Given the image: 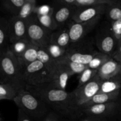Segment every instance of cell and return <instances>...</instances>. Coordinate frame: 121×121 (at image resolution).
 <instances>
[{
  "mask_svg": "<svg viewBox=\"0 0 121 121\" xmlns=\"http://www.w3.org/2000/svg\"><path fill=\"white\" fill-rule=\"evenodd\" d=\"M9 44L8 18L0 17V50L5 52Z\"/></svg>",
  "mask_w": 121,
  "mask_h": 121,
  "instance_id": "cell-18",
  "label": "cell"
},
{
  "mask_svg": "<svg viewBox=\"0 0 121 121\" xmlns=\"http://www.w3.org/2000/svg\"><path fill=\"white\" fill-rule=\"evenodd\" d=\"M114 0H74V5L76 8L93 7V6L109 5Z\"/></svg>",
  "mask_w": 121,
  "mask_h": 121,
  "instance_id": "cell-29",
  "label": "cell"
},
{
  "mask_svg": "<svg viewBox=\"0 0 121 121\" xmlns=\"http://www.w3.org/2000/svg\"><path fill=\"white\" fill-rule=\"evenodd\" d=\"M37 17L40 23L48 30L53 32L58 29L57 24L54 20L53 15H43V16L37 15Z\"/></svg>",
  "mask_w": 121,
  "mask_h": 121,
  "instance_id": "cell-31",
  "label": "cell"
},
{
  "mask_svg": "<svg viewBox=\"0 0 121 121\" xmlns=\"http://www.w3.org/2000/svg\"><path fill=\"white\" fill-rule=\"evenodd\" d=\"M57 63L61 64L63 66L66 67L73 74H79L80 73L83 72L86 68H87V66L86 65H82V64L77 63L73 62L69 59H66V57H63L61 59L57 60Z\"/></svg>",
  "mask_w": 121,
  "mask_h": 121,
  "instance_id": "cell-23",
  "label": "cell"
},
{
  "mask_svg": "<svg viewBox=\"0 0 121 121\" xmlns=\"http://www.w3.org/2000/svg\"><path fill=\"white\" fill-rule=\"evenodd\" d=\"M120 92L121 91H119V92H114V93H97L94 96L92 97L86 104H85L80 108L79 111H80L82 109L92 106V105L117 102L118 97L120 94ZM79 111H78V112H79ZM77 118H78V116H77Z\"/></svg>",
  "mask_w": 121,
  "mask_h": 121,
  "instance_id": "cell-16",
  "label": "cell"
},
{
  "mask_svg": "<svg viewBox=\"0 0 121 121\" xmlns=\"http://www.w3.org/2000/svg\"><path fill=\"white\" fill-rule=\"evenodd\" d=\"M121 43V37H120V39H119V40H118V44Z\"/></svg>",
  "mask_w": 121,
  "mask_h": 121,
  "instance_id": "cell-39",
  "label": "cell"
},
{
  "mask_svg": "<svg viewBox=\"0 0 121 121\" xmlns=\"http://www.w3.org/2000/svg\"><path fill=\"white\" fill-rule=\"evenodd\" d=\"M37 6L35 0H26L18 14L17 17L22 19L27 20L34 14V9Z\"/></svg>",
  "mask_w": 121,
  "mask_h": 121,
  "instance_id": "cell-25",
  "label": "cell"
},
{
  "mask_svg": "<svg viewBox=\"0 0 121 121\" xmlns=\"http://www.w3.org/2000/svg\"><path fill=\"white\" fill-rule=\"evenodd\" d=\"M13 100L18 109L35 121H41L53 111L46 103L25 89L20 91Z\"/></svg>",
  "mask_w": 121,
  "mask_h": 121,
  "instance_id": "cell-3",
  "label": "cell"
},
{
  "mask_svg": "<svg viewBox=\"0 0 121 121\" xmlns=\"http://www.w3.org/2000/svg\"><path fill=\"white\" fill-rule=\"evenodd\" d=\"M62 121H79L78 119H68V118H63Z\"/></svg>",
  "mask_w": 121,
  "mask_h": 121,
  "instance_id": "cell-38",
  "label": "cell"
},
{
  "mask_svg": "<svg viewBox=\"0 0 121 121\" xmlns=\"http://www.w3.org/2000/svg\"><path fill=\"white\" fill-rule=\"evenodd\" d=\"M102 16H98L92 20L83 22H74L71 21L67 25L70 37L72 43H75L85 39L98 25Z\"/></svg>",
  "mask_w": 121,
  "mask_h": 121,
  "instance_id": "cell-8",
  "label": "cell"
},
{
  "mask_svg": "<svg viewBox=\"0 0 121 121\" xmlns=\"http://www.w3.org/2000/svg\"><path fill=\"white\" fill-rule=\"evenodd\" d=\"M102 80L98 75L87 83L77 87L70 92V105L73 115V119H77L78 111L91 98L98 93Z\"/></svg>",
  "mask_w": 121,
  "mask_h": 121,
  "instance_id": "cell-4",
  "label": "cell"
},
{
  "mask_svg": "<svg viewBox=\"0 0 121 121\" xmlns=\"http://www.w3.org/2000/svg\"><path fill=\"white\" fill-rule=\"evenodd\" d=\"M17 121H35L33 119L25 114L22 111L18 109V114Z\"/></svg>",
  "mask_w": 121,
  "mask_h": 121,
  "instance_id": "cell-37",
  "label": "cell"
},
{
  "mask_svg": "<svg viewBox=\"0 0 121 121\" xmlns=\"http://www.w3.org/2000/svg\"><path fill=\"white\" fill-rule=\"evenodd\" d=\"M52 80V73L39 60H36L26 67L24 72L25 87L39 86L49 83Z\"/></svg>",
  "mask_w": 121,
  "mask_h": 121,
  "instance_id": "cell-6",
  "label": "cell"
},
{
  "mask_svg": "<svg viewBox=\"0 0 121 121\" xmlns=\"http://www.w3.org/2000/svg\"><path fill=\"white\" fill-rule=\"evenodd\" d=\"M8 21L10 44L19 40L28 39L27 20L16 16L11 17L8 18Z\"/></svg>",
  "mask_w": 121,
  "mask_h": 121,
  "instance_id": "cell-10",
  "label": "cell"
},
{
  "mask_svg": "<svg viewBox=\"0 0 121 121\" xmlns=\"http://www.w3.org/2000/svg\"><path fill=\"white\" fill-rule=\"evenodd\" d=\"M0 121H1V119H0Z\"/></svg>",
  "mask_w": 121,
  "mask_h": 121,
  "instance_id": "cell-41",
  "label": "cell"
},
{
  "mask_svg": "<svg viewBox=\"0 0 121 121\" xmlns=\"http://www.w3.org/2000/svg\"><path fill=\"white\" fill-rule=\"evenodd\" d=\"M109 118H98V117L81 116L78 119L79 121H108Z\"/></svg>",
  "mask_w": 121,
  "mask_h": 121,
  "instance_id": "cell-35",
  "label": "cell"
},
{
  "mask_svg": "<svg viewBox=\"0 0 121 121\" xmlns=\"http://www.w3.org/2000/svg\"><path fill=\"white\" fill-rule=\"evenodd\" d=\"M111 58L109 56L107 55V54H104L100 52H98L95 56L94 57L92 61L90 62L87 66V67L92 69L97 70H98L108 60H109Z\"/></svg>",
  "mask_w": 121,
  "mask_h": 121,
  "instance_id": "cell-30",
  "label": "cell"
},
{
  "mask_svg": "<svg viewBox=\"0 0 121 121\" xmlns=\"http://www.w3.org/2000/svg\"><path fill=\"white\" fill-rule=\"evenodd\" d=\"M57 5L53 6L54 12L53 16L54 20L57 24L58 29L66 27L72 21L73 13L76 7L73 5H62L56 2Z\"/></svg>",
  "mask_w": 121,
  "mask_h": 121,
  "instance_id": "cell-13",
  "label": "cell"
},
{
  "mask_svg": "<svg viewBox=\"0 0 121 121\" xmlns=\"http://www.w3.org/2000/svg\"><path fill=\"white\" fill-rule=\"evenodd\" d=\"M25 2L26 0H5L2 1L1 5L11 17H16Z\"/></svg>",
  "mask_w": 121,
  "mask_h": 121,
  "instance_id": "cell-22",
  "label": "cell"
},
{
  "mask_svg": "<svg viewBox=\"0 0 121 121\" xmlns=\"http://www.w3.org/2000/svg\"><path fill=\"white\" fill-rule=\"evenodd\" d=\"M63 118L54 111H52L41 121H62Z\"/></svg>",
  "mask_w": 121,
  "mask_h": 121,
  "instance_id": "cell-34",
  "label": "cell"
},
{
  "mask_svg": "<svg viewBox=\"0 0 121 121\" xmlns=\"http://www.w3.org/2000/svg\"><path fill=\"white\" fill-rule=\"evenodd\" d=\"M39 47L32 44L26 50L21 57L17 58L24 69L32 63L37 60Z\"/></svg>",
  "mask_w": 121,
  "mask_h": 121,
  "instance_id": "cell-19",
  "label": "cell"
},
{
  "mask_svg": "<svg viewBox=\"0 0 121 121\" xmlns=\"http://www.w3.org/2000/svg\"><path fill=\"white\" fill-rule=\"evenodd\" d=\"M121 72V64L111 57L99 69L97 75L103 81L115 76Z\"/></svg>",
  "mask_w": 121,
  "mask_h": 121,
  "instance_id": "cell-14",
  "label": "cell"
},
{
  "mask_svg": "<svg viewBox=\"0 0 121 121\" xmlns=\"http://www.w3.org/2000/svg\"><path fill=\"white\" fill-rule=\"evenodd\" d=\"M105 15L110 22H114L121 19V2L114 0L111 4L106 5Z\"/></svg>",
  "mask_w": 121,
  "mask_h": 121,
  "instance_id": "cell-20",
  "label": "cell"
},
{
  "mask_svg": "<svg viewBox=\"0 0 121 121\" xmlns=\"http://www.w3.org/2000/svg\"><path fill=\"white\" fill-rule=\"evenodd\" d=\"M121 89V72L115 76L103 80L98 93H112Z\"/></svg>",
  "mask_w": 121,
  "mask_h": 121,
  "instance_id": "cell-17",
  "label": "cell"
},
{
  "mask_svg": "<svg viewBox=\"0 0 121 121\" xmlns=\"http://www.w3.org/2000/svg\"><path fill=\"white\" fill-rule=\"evenodd\" d=\"M31 45L32 44L28 39H24L10 44L7 50L9 51L15 57L19 58Z\"/></svg>",
  "mask_w": 121,
  "mask_h": 121,
  "instance_id": "cell-21",
  "label": "cell"
},
{
  "mask_svg": "<svg viewBox=\"0 0 121 121\" xmlns=\"http://www.w3.org/2000/svg\"><path fill=\"white\" fill-rule=\"evenodd\" d=\"M50 42L67 50L72 43L70 37L68 26L59 28L53 31L51 35Z\"/></svg>",
  "mask_w": 121,
  "mask_h": 121,
  "instance_id": "cell-15",
  "label": "cell"
},
{
  "mask_svg": "<svg viewBox=\"0 0 121 121\" xmlns=\"http://www.w3.org/2000/svg\"><path fill=\"white\" fill-rule=\"evenodd\" d=\"M25 69L8 50L2 52L0 57V83L13 86L18 92L25 89Z\"/></svg>",
  "mask_w": 121,
  "mask_h": 121,
  "instance_id": "cell-2",
  "label": "cell"
},
{
  "mask_svg": "<svg viewBox=\"0 0 121 121\" xmlns=\"http://www.w3.org/2000/svg\"><path fill=\"white\" fill-rule=\"evenodd\" d=\"M110 28L111 31L115 37L117 41H118L121 37V19L111 22Z\"/></svg>",
  "mask_w": 121,
  "mask_h": 121,
  "instance_id": "cell-33",
  "label": "cell"
},
{
  "mask_svg": "<svg viewBox=\"0 0 121 121\" xmlns=\"http://www.w3.org/2000/svg\"><path fill=\"white\" fill-rule=\"evenodd\" d=\"M107 5L93 6V7L76 8L72 20L74 22H83L92 20L98 16L105 15Z\"/></svg>",
  "mask_w": 121,
  "mask_h": 121,
  "instance_id": "cell-11",
  "label": "cell"
},
{
  "mask_svg": "<svg viewBox=\"0 0 121 121\" xmlns=\"http://www.w3.org/2000/svg\"><path fill=\"white\" fill-rule=\"evenodd\" d=\"M2 52L1 50H0V57H1V54H2Z\"/></svg>",
  "mask_w": 121,
  "mask_h": 121,
  "instance_id": "cell-40",
  "label": "cell"
},
{
  "mask_svg": "<svg viewBox=\"0 0 121 121\" xmlns=\"http://www.w3.org/2000/svg\"><path fill=\"white\" fill-rule=\"evenodd\" d=\"M98 71L97 70L92 69L89 67L85 69L82 73L78 74V87H80L91 81L97 75Z\"/></svg>",
  "mask_w": 121,
  "mask_h": 121,
  "instance_id": "cell-28",
  "label": "cell"
},
{
  "mask_svg": "<svg viewBox=\"0 0 121 121\" xmlns=\"http://www.w3.org/2000/svg\"><path fill=\"white\" fill-rule=\"evenodd\" d=\"M37 60L44 64L52 74L56 66V61L51 57L50 56L44 48H39Z\"/></svg>",
  "mask_w": 121,
  "mask_h": 121,
  "instance_id": "cell-26",
  "label": "cell"
},
{
  "mask_svg": "<svg viewBox=\"0 0 121 121\" xmlns=\"http://www.w3.org/2000/svg\"><path fill=\"white\" fill-rule=\"evenodd\" d=\"M18 93L13 86L0 83V100H14Z\"/></svg>",
  "mask_w": 121,
  "mask_h": 121,
  "instance_id": "cell-27",
  "label": "cell"
},
{
  "mask_svg": "<svg viewBox=\"0 0 121 121\" xmlns=\"http://www.w3.org/2000/svg\"><path fill=\"white\" fill-rule=\"evenodd\" d=\"M27 39L32 44L43 48L50 43L51 35L53 32L44 27L35 14L27 20Z\"/></svg>",
  "mask_w": 121,
  "mask_h": 121,
  "instance_id": "cell-5",
  "label": "cell"
},
{
  "mask_svg": "<svg viewBox=\"0 0 121 121\" xmlns=\"http://www.w3.org/2000/svg\"><path fill=\"white\" fill-rule=\"evenodd\" d=\"M95 43L99 52L112 57L118 47V41L109 27H103L98 30L95 37Z\"/></svg>",
  "mask_w": 121,
  "mask_h": 121,
  "instance_id": "cell-7",
  "label": "cell"
},
{
  "mask_svg": "<svg viewBox=\"0 0 121 121\" xmlns=\"http://www.w3.org/2000/svg\"><path fill=\"white\" fill-rule=\"evenodd\" d=\"M24 89L43 100L52 111L61 117L73 119L70 105V93L53 88L47 84L39 86H27Z\"/></svg>",
  "mask_w": 121,
  "mask_h": 121,
  "instance_id": "cell-1",
  "label": "cell"
},
{
  "mask_svg": "<svg viewBox=\"0 0 121 121\" xmlns=\"http://www.w3.org/2000/svg\"><path fill=\"white\" fill-rule=\"evenodd\" d=\"M118 108V104L117 102L92 105L79 111L77 119L81 116L109 118L115 114Z\"/></svg>",
  "mask_w": 121,
  "mask_h": 121,
  "instance_id": "cell-9",
  "label": "cell"
},
{
  "mask_svg": "<svg viewBox=\"0 0 121 121\" xmlns=\"http://www.w3.org/2000/svg\"><path fill=\"white\" fill-rule=\"evenodd\" d=\"M74 74L66 67L56 61V66L52 74L51 82L47 84L50 87L66 91L69 79Z\"/></svg>",
  "mask_w": 121,
  "mask_h": 121,
  "instance_id": "cell-12",
  "label": "cell"
},
{
  "mask_svg": "<svg viewBox=\"0 0 121 121\" xmlns=\"http://www.w3.org/2000/svg\"><path fill=\"white\" fill-rule=\"evenodd\" d=\"M43 48H44L48 53V54L54 61H57L63 57L67 52L66 50L51 42Z\"/></svg>",
  "mask_w": 121,
  "mask_h": 121,
  "instance_id": "cell-24",
  "label": "cell"
},
{
  "mask_svg": "<svg viewBox=\"0 0 121 121\" xmlns=\"http://www.w3.org/2000/svg\"><path fill=\"white\" fill-rule=\"evenodd\" d=\"M112 58L121 64V43L118 44V47L112 55Z\"/></svg>",
  "mask_w": 121,
  "mask_h": 121,
  "instance_id": "cell-36",
  "label": "cell"
},
{
  "mask_svg": "<svg viewBox=\"0 0 121 121\" xmlns=\"http://www.w3.org/2000/svg\"><path fill=\"white\" fill-rule=\"evenodd\" d=\"M54 12V7L48 5H41L36 6L34 9V14L37 16L53 15Z\"/></svg>",
  "mask_w": 121,
  "mask_h": 121,
  "instance_id": "cell-32",
  "label": "cell"
}]
</instances>
